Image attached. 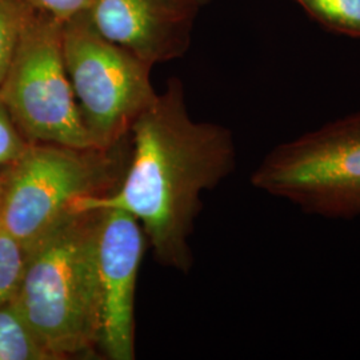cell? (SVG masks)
<instances>
[{"label": "cell", "instance_id": "cell-1", "mask_svg": "<svg viewBox=\"0 0 360 360\" xmlns=\"http://www.w3.org/2000/svg\"><path fill=\"white\" fill-rule=\"evenodd\" d=\"M132 158L114 191L82 196L71 212L117 208L142 226L155 259L188 272L193 266L190 236L206 191L229 178L236 148L229 129L193 120L179 79L158 94L132 124Z\"/></svg>", "mask_w": 360, "mask_h": 360}, {"label": "cell", "instance_id": "cell-2", "mask_svg": "<svg viewBox=\"0 0 360 360\" xmlns=\"http://www.w3.org/2000/svg\"><path fill=\"white\" fill-rule=\"evenodd\" d=\"M99 210L70 212L27 250L15 303L53 360L99 348Z\"/></svg>", "mask_w": 360, "mask_h": 360}, {"label": "cell", "instance_id": "cell-3", "mask_svg": "<svg viewBox=\"0 0 360 360\" xmlns=\"http://www.w3.org/2000/svg\"><path fill=\"white\" fill-rule=\"evenodd\" d=\"M119 147L28 143L8 166L0 229L26 250L32 247L71 212L77 199L105 195L120 183L124 162Z\"/></svg>", "mask_w": 360, "mask_h": 360}, {"label": "cell", "instance_id": "cell-4", "mask_svg": "<svg viewBox=\"0 0 360 360\" xmlns=\"http://www.w3.org/2000/svg\"><path fill=\"white\" fill-rule=\"evenodd\" d=\"M251 184L307 215L360 218V111L272 148Z\"/></svg>", "mask_w": 360, "mask_h": 360}, {"label": "cell", "instance_id": "cell-5", "mask_svg": "<svg viewBox=\"0 0 360 360\" xmlns=\"http://www.w3.org/2000/svg\"><path fill=\"white\" fill-rule=\"evenodd\" d=\"M0 98L28 143L96 148L75 99L63 53V23L37 10L13 52Z\"/></svg>", "mask_w": 360, "mask_h": 360}, {"label": "cell", "instance_id": "cell-6", "mask_svg": "<svg viewBox=\"0 0 360 360\" xmlns=\"http://www.w3.org/2000/svg\"><path fill=\"white\" fill-rule=\"evenodd\" d=\"M65 68L83 123L96 148H112L154 103L151 68L99 35L82 15L63 23Z\"/></svg>", "mask_w": 360, "mask_h": 360}, {"label": "cell", "instance_id": "cell-7", "mask_svg": "<svg viewBox=\"0 0 360 360\" xmlns=\"http://www.w3.org/2000/svg\"><path fill=\"white\" fill-rule=\"evenodd\" d=\"M99 349L110 360L135 359V290L147 236L138 219L117 208L99 210Z\"/></svg>", "mask_w": 360, "mask_h": 360}, {"label": "cell", "instance_id": "cell-8", "mask_svg": "<svg viewBox=\"0 0 360 360\" xmlns=\"http://www.w3.org/2000/svg\"><path fill=\"white\" fill-rule=\"evenodd\" d=\"M198 0H89L80 13L99 35L148 65L187 51Z\"/></svg>", "mask_w": 360, "mask_h": 360}, {"label": "cell", "instance_id": "cell-9", "mask_svg": "<svg viewBox=\"0 0 360 360\" xmlns=\"http://www.w3.org/2000/svg\"><path fill=\"white\" fill-rule=\"evenodd\" d=\"M0 360H53L15 300L0 306Z\"/></svg>", "mask_w": 360, "mask_h": 360}, {"label": "cell", "instance_id": "cell-10", "mask_svg": "<svg viewBox=\"0 0 360 360\" xmlns=\"http://www.w3.org/2000/svg\"><path fill=\"white\" fill-rule=\"evenodd\" d=\"M37 11L27 0H0V84L28 22Z\"/></svg>", "mask_w": 360, "mask_h": 360}, {"label": "cell", "instance_id": "cell-11", "mask_svg": "<svg viewBox=\"0 0 360 360\" xmlns=\"http://www.w3.org/2000/svg\"><path fill=\"white\" fill-rule=\"evenodd\" d=\"M324 26L360 38V0H296Z\"/></svg>", "mask_w": 360, "mask_h": 360}, {"label": "cell", "instance_id": "cell-12", "mask_svg": "<svg viewBox=\"0 0 360 360\" xmlns=\"http://www.w3.org/2000/svg\"><path fill=\"white\" fill-rule=\"evenodd\" d=\"M27 263V250L7 231L0 229V306L15 300Z\"/></svg>", "mask_w": 360, "mask_h": 360}, {"label": "cell", "instance_id": "cell-13", "mask_svg": "<svg viewBox=\"0 0 360 360\" xmlns=\"http://www.w3.org/2000/svg\"><path fill=\"white\" fill-rule=\"evenodd\" d=\"M27 146L26 138L16 129L0 98V168L13 165L25 153Z\"/></svg>", "mask_w": 360, "mask_h": 360}, {"label": "cell", "instance_id": "cell-14", "mask_svg": "<svg viewBox=\"0 0 360 360\" xmlns=\"http://www.w3.org/2000/svg\"><path fill=\"white\" fill-rule=\"evenodd\" d=\"M34 8L65 23L84 11L89 0H27Z\"/></svg>", "mask_w": 360, "mask_h": 360}, {"label": "cell", "instance_id": "cell-15", "mask_svg": "<svg viewBox=\"0 0 360 360\" xmlns=\"http://www.w3.org/2000/svg\"><path fill=\"white\" fill-rule=\"evenodd\" d=\"M7 172H8V166L0 168V214H1V205H3L6 181H7Z\"/></svg>", "mask_w": 360, "mask_h": 360}, {"label": "cell", "instance_id": "cell-16", "mask_svg": "<svg viewBox=\"0 0 360 360\" xmlns=\"http://www.w3.org/2000/svg\"><path fill=\"white\" fill-rule=\"evenodd\" d=\"M200 4H203V3H206V1H208V0H198Z\"/></svg>", "mask_w": 360, "mask_h": 360}]
</instances>
